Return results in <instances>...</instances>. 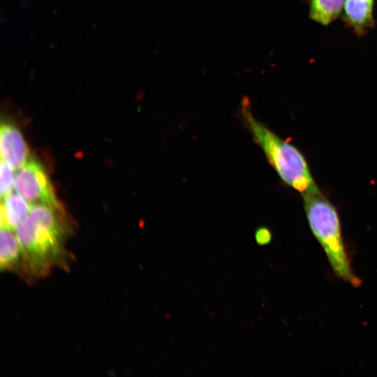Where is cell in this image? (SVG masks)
Returning <instances> with one entry per match:
<instances>
[{"instance_id": "cell-1", "label": "cell", "mask_w": 377, "mask_h": 377, "mask_svg": "<svg viewBox=\"0 0 377 377\" xmlns=\"http://www.w3.org/2000/svg\"><path fill=\"white\" fill-rule=\"evenodd\" d=\"M15 234L22 251L21 275L27 281L43 278L57 267L66 269V247L71 232L65 210L43 203L32 204Z\"/></svg>"}, {"instance_id": "cell-2", "label": "cell", "mask_w": 377, "mask_h": 377, "mask_svg": "<svg viewBox=\"0 0 377 377\" xmlns=\"http://www.w3.org/2000/svg\"><path fill=\"white\" fill-rule=\"evenodd\" d=\"M239 111L244 125L281 179L302 197L320 193L303 154L254 117L247 96L242 98Z\"/></svg>"}, {"instance_id": "cell-3", "label": "cell", "mask_w": 377, "mask_h": 377, "mask_svg": "<svg viewBox=\"0 0 377 377\" xmlns=\"http://www.w3.org/2000/svg\"><path fill=\"white\" fill-rule=\"evenodd\" d=\"M302 198L309 228L323 249L334 273L353 287L360 286L362 281L351 267L336 208L322 192Z\"/></svg>"}, {"instance_id": "cell-4", "label": "cell", "mask_w": 377, "mask_h": 377, "mask_svg": "<svg viewBox=\"0 0 377 377\" xmlns=\"http://www.w3.org/2000/svg\"><path fill=\"white\" fill-rule=\"evenodd\" d=\"M14 188L29 202L43 203L64 210L44 166L32 157L18 170Z\"/></svg>"}, {"instance_id": "cell-5", "label": "cell", "mask_w": 377, "mask_h": 377, "mask_svg": "<svg viewBox=\"0 0 377 377\" xmlns=\"http://www.w3.org/2000/svg\"><path fill=\"white\" fill-rule=\"evenodd\" d=\"M0 150L1 159L17 170L31 158L28 146L21 131L8 121H2L1 123Z\"/></svg>"}, {"instance_id": "cell-6", "label": "cell", "mask_w": 377, "mask_h": 377, "mask_svg": "<svg viewBox=\"0 0 377 377\" xmlns=\"http://www.w3.org/2000/svg\"><path fill=\"white\" fill-rule=\"evenodd\" d=\"M0 268L1 271L13 272L21 275V247L15 230L5 226H1Z\"/></svg>"}, {"instance_id": "cell-7", "label": "cell", "mask_w": 377, "mask_h": 377, "mask_svg": "<svg viewBox=\"0 0 377 377\" xmlns=\"http://www.w3.org/2000/svg\"><path fill=\"white\" fill-rule=\"evenodd\" d=\"M374 0H346L344 18L359 34H363L374 24Z\"/></svg>"}, {"instance_id": "cell-8", "label": "cell", "mask_w": 377, "mask_h": 377, "mask_svg": "<svg viewBox=\"0 0 377 377\" xmlns=\"http://www.w3.org/2000/svg\"><path fill=\"white\" fill-rule=\"evenodd\" d=\"M31 205L18 193L11 192L2 198L1 205V226L15 230L29 214Z\"/></svg>"}, {"instance_id": "cell-9", "label": "cell", "mask_w": 377, "mask_h": 377, "mask_svg": "<svg viewBox=\"0 0 377 377\" xmlns=\"http://www.w3.org/2000/svg\"><path fill=\"white\" fill-rule=\"evenodd\" d=\"M345 1L310 0V17L321 24L327 25L339 15Z\"/></svg>"}, {"instance_id": "cell-10", "label": "cell", "mask_w": 377, "mask_h": 377, "mask_svg": "<svg viewBox=\"0 0 377 377\" xmlns=\"http://www.w3.org/2000/svg\"><path fill=\"white\" fill-rule=\"evenodd\" d=\"M1 185L0 193L1 198L11 193L15 185L14 169L5 161L1 159Z\"/></svg>"}, {"instance_id": "cell-11", "label": "cell", "mask_w": 377, "mask_h": 377, "mask_svg": "<svg viewBox=\"0 0 377 377\" xmlns=\"http://www.w3.org/2000/svg\"><path fill=\"white\" fill-rule=\"evenodd\" d=\"M272 233L269 228L265 226L258 228L255 232V239L258 244L264 246L272 240Z\"/></svg>"}]
</instances>
